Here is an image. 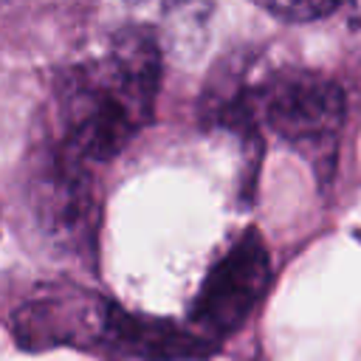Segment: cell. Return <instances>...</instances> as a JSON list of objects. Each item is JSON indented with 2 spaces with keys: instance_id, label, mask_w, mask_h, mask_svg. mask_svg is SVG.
<instances>
[{
  "instance_id": "obj_6",
  "label": "cell",
  "mask_w": 361,
  "mask_h": 361,
  "mask_svg": "<svg viewBox=\"0 0 361 361\" xmlns=\"http://www.w3.org/2000/svg\"><path fill=\"white\" fill-rule=\"evenodd\" d=\"M259 8L282 23H313L338 8L333 0H288V3H259Z\"/></svg>"
},
{
  "instance_id": "obj_2",
  "label": "cell",
  "mask_w": 361,
  "mask_h": 361,
  "mask_svg": "<svg viewBox=\"0 0 361 361\" xmlns=\"http://www.w3.org/2000/svg\"><path fill=\"white\" fill-rule=\"evenodd\" d=\"M251 116L293 147L322 180L330 178L344 124V90L307 68H276L248 96Z\"/></svg>"
},
{
  "instance_id": "obj_3",
  "label": "cell",
  "mask_w": 361,
  "mask_h": 361,
  "mask_svg": "<svg viewBox=\"0 0 361 361\" xmlns=\"http://www.w3.org/2000/svg\"><path fill=\"white\" fill-rule=\"evenodd\" d=\"M271 254L257 228H245L206 274L192 305L195 333L209 344L237 333L271 285Z\"/></svg>"
},
{
  "instance_id": "obj_4",
  "label": "cell",
  "mask_w": 361,
  "mask_h": 361,
  "mask_svg": "<svg viewBox=\"0 0 361 361\" xmlns=\"http://www.w3.org/2000/svg\"><path fill=\"white\" fill-rule=\"evenodd\" d=\"M110 302L87 290H56L31 299L14 313V336L25 347L102 344Z\"/></svg>"
},
{
  "instance_id": "obj_1",
  "label": "cell",
  "mask_w": 361,
  "mask_h": 361,
  "mask_svg": "<svg viewBox=\"0 0 361 361\" xmlns=\"http://www.w3.org/2000/svg\"><path fill=\"white\" fill-rule=\"evenodd\" d=\"M161 87V48L149 28H121L107 51L68 68L56 85V149L82 166L116 158L149 124Z\"/></svg>"
},
{
  "instance_id": "obj_5",
  "label": "cell",
  "mask_w": 361,
  "mask_h": 361,
  "mask_svg": "<svg viewBox=\"0 0 361 361\" xmlns=\"http://www.w3.org/2000/svg\"><path fill=\"white\" fill-rule=\"evenodd\" d=\"M102 344L118 355L138 361H189L206 358L214 344H209L195 330H186L169 319H152L141 313L121 310L110 302Z\"/></svg>"
}]
</instances>
